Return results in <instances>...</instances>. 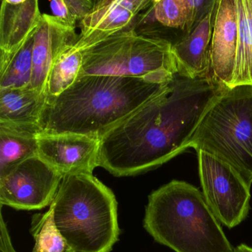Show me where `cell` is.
<instances>
[{"label":"cell","instance_id":"obj_18","mask_svg":"<svg viewBox=\"0 0 252 252\" xmlns=\"http://www.w3.org/2000/svg\"><path fill=\"white\" fill-rule=\"evenodd\" d=\"M35 30L17 49L1 53L0 91L30 88Z\"/></svg>","mask_w":252,"mask_h":252},{"label":"cell","instance_id":"obj_19","mask_svg":"<svg viewBox=\"0 0 252 252\" xmlns=\"http://www.w3.org/2000/svg\"><path fill=\"white\" fill-rule=\"evenodd\" d=\"M36 137L0 128V175L38 155Z\"/></svg>","mask_w":252,"mask_h":252},{"label":"cell","instance_id":"obj_26","mask_svg":"<svg viewBox=\"0 0 252 252\" xmlns=\"http://www.w3.org/2000/svg\"><path fill=\"white\" fill-rule=\"evenodd\" d=\"M234 252H243V251L240 249V248L239 247V246H237V247H236L235 249H234Z\"/></svg>","mask_w":252,"mask_h":252},{"label":"cell","instance_id":"obj_14","mask_svg":"<svg viewBox=\"0 0 252 252\" xmlns=\"http://www.w3.org/2000/svg\"><path fill=\"white\" fill-rule=\"evenodd\" d=\"M45 102V95L30 88L0 91V128L37 136Z\"/></svg>","mask_w":252,"mask_h":252},{"label":"cell","instance_id":"obj_4","mask_svg":"<svg viewBox=\"0 0 252 252\" xmlns=\"http://www.w3.org/2000/svg\"><path fill=\"white\" fill-rule=\"evenodd\" d=\"M50 206L73 252H110L119 240L116 196L93 175L63 177Z\"/></svg>","mask_w":252,"mask_h":252},{"label":"cell","instance_id":"obj_24","mask_svg":"<svg viewBox=\"0 0 252 252\" xmlns=\"http://www.w3.org/2000/svg\"><path fill=\"white\" fill-rule=\"evenodd\" d=\"M0 252H17L13 246L6 222L2 212L0 215Z\"/></svg>","mask_w":252,"mask_h":252},{"label":"cell","instance_id":"obj_20","mask_svg":"<svg viewBox=\"0 0 252 252\" xmlns=\"http://www.w3.org/2000/svg\"><path fill=\"white\" fill-rule=\"evenodd\" d=\"M82 60V51L74 45L62 53L48 76L45 91L46 99L58 96L75 83L80 74Z\"/></svg>","mask_w":252,"mask_h":252},{"label":"cell","instance_id":"obj_22","mask_svg":"<svg viewBox=\"0 0 252 252\" xmlns=\"http://www.w3.org/2000/svg\"><path fill=\"white\" fill-rule=\"evenodd\" d=\"M70 15L75 22L82 21L94 8L95 1L91 0H65Z\"/></svg>","mask_w":252,"mask_h":252},{"label":"cell","instance_id":"obj_10","mask_svg":"<svg viewBox=\"0 0 252 252\" xmlns=\"http://www.w3.org/2000/svg\"><path fill=\"white\" fill-rule=\"evenodd\" d=\"M36 138L38 156L63 177L93 175L98 167V138L71 133H41Z\"/></svg>","mask_w":252,"mask_h":252},{"label":"cell","instance_id":"obj_21","mask_svg":"<svg viewBox=\"0 0 252 252\" xmlns=\"http://www.w3.org/2000/svg\"><path fill=\"white\" fill-rule=\"evenodd\" d=\"M30 231L35 242L32 252H73L56 225L51 206L33 215Z\"/></svg>","mask_w":252,"mask_h":252},{"label":"cell","instance_id":"obj_1","mask_svg":"<svg viewBox=\"0 0 252 252\" xmlns=\"http://www.w3.org/2000/svg\"><path fill=\"white\" fill-rule=\"evenodd\" d=\"M222 91L211 76L175 73L166 91L100 138L98 166L116 177L134 176L187 151Z\"/></svg>","mask_w":252,"mask_h":252},{"label":"cell","instance_id":"obj_25","mask_svg":"<svg viewBox=\"0 0 252 252\" xmlns=\"http://www.w3.org/2000/svg\"><path fill=\"white\" fill-rule=\"evenodd\" d=\"M238 246L243 252H252V248L247 245L241 244Z\"/></svg>","mask_w":252,"mask_h":252},{"label":"cell","instance_id":"obj_16","mask_svg":"<svg viewBox=\"0 0 252 252\" xmlns=\"http://www.w3.org/2000/svg\"><path fill=\"white\" fill-rule=\"evenodd\" d=\"M214 1L153 0V18L162 27L189 32L215 6Z\"/></svg>","mask_w":252,"mask_h":252},{"label":"cell","instance_id":"obj_9","mask_svg":"<svg viewBox=\"0 0 252 252\" xmlns=\"http://www.w3.org/2000/svg\"><path fill=\"white\" fill-rule=\"evenodd\" d=\"M153 0H100L80 22L81 33L74 46L88 49L110 36L135 29L140 12Z\"/></svg>","mask_w":252,"mask_h":252},{"label":"cell","instance_id":"obj_2","mask_svg":"<svg viewBox=\"0 0 252 252\" xmlns=\"http://www.w3.org/2000/svg\"><path fill=\"white\" fill-rule=\"evenodd\" d=\"M170 82L155 84L135 77L81 76L63 94L46 99L40 119L42 133L78 134L100 139L166 91Z\"/></svg>","mask_w":252,"mask_h":252},{"label":"cell","instance_id":"obj_15","mask_svg":"<svg viewBox=\"0 0 252 252\" xmlns=\"http://www.w3.org/2000/svg\"><path fill=\"white\" fill-rule=\"evenodd\" d=\"M37 0H3L0 11V50L9 53L21 46L40 23Z\"/></svg>","mask_w":252,"mask_h":252},{"label":"cell","instance_id":"obj_11","mask_svg":"<svg viewBox=\"0 0 252 252\" xmlns=\"http://www.w3.org/2000/svg\"><path fill=\"white\" fill-rule=\"evenodd\" d=\"M75 29L50 14H43L34 32L33 69L30 89L45 95L48 76L57 59L77 41Z\"/></svg>","mask_w":252,"mask_h":252},{"label":"cell","instance_id":"obj_23","mask_svg":"<svg viewBox=\"0 0 252 252\" xmlns=\"http://www.w3.org/2000/svg\"><path fill=\"white\" fill-rule=\"evenodd\" d=\"M53 16L67 27L75 29L76 22L72 18L65 0H53L51 2Z\"/></svg>","mask_w":252,"mask_h":252},{"label":"cell","instance_id":"obj_6","mask_svg":"<svg viewBox=\"0 0 252 252\" xmlns=\"http://www.w3.org/2000/svg\"><path fill=\"white\" fill-rule=\"evenodd\" d=\"M173 42L126 31L82 51L79 77L110 76L135 77L155 84L170 82L177 73Z\"/></svg>","mask_w":252,"mask_h":252},{"label":"cell","instance_id":"obj_7","mask_svg":"<svg viewBox=\"0 0 252 252\" xmlns=\"http://www.w3.org/2000/svg\"><path fill=\"white\" fill-rule=\"evenodd\" d=\"M196 153L205 201L220 222L237 226L249 214L252 185L222 160L201 150Z\"/></svg>","mask_w":252,"mask_h":252},{"label":"cell","instance_id":"obj_8","mask_svg":"<svg viewBox=\"0 0 252 252\" xmlns=\"http://www.w3.org/2000/svg\"><path fill=\"white\" fill-rule=\"evenodd\" d=\"M63 177L38 155L0 175V204L17 210L51 206Z\"/></svg>","mask_w":252,"mask_h":252},{"label":"cell","instance_id":"obj_17","mask_svg":"<svg viewBox=\"0 0 252 252\" xmlns=\"http://www.w3.org/2000/svg\"><path fill=\"white\" fill-rule=\"evenodd\" d=\"M238 42L232 80L228 89L252 85V0H234Z\"/></svg>","mask_w":252,"mask_h":252},{"label":"cell","instance_id":"obj_5","mask_svg":"<svg viewBox=\"0 0 252 252\" xmlns=\"http://www.w3.org/2000/svg\"><path fill=\"white\" fill-rule=\"evenodd\" d=\"M191 148L212 155L252 184V85L224 88L205 115Z\"/></svg>","mask_w":252,"mask_h":252},{"label":"cell","instance_id":"obj_3","mask_svg":"<svg viewBox=\"0 0 252 252\" xmlns=\"http://www.w3.org/2000/svg\"><path fill=\"white\" fill-rule=\"evenodd\" d=\"M144 227L155 240L175 252H234L203 193L173 180L148 197Z\"/></svg>","mask_w":252,"mask_h":252},{"label":"cell","instance_id":"obj_12","mask_svg":"<svg viewBox=\"0 0 252 252\" xmlns=\"http://www.w3.org/2000/svg\"><path fill=\"white\" fill-rule=\"evenodd\" d=\"M238 42L234 0H216L211 40V76L221 88L232 80Z\"/></svg>","mask_w":252,"mask_h":252},{"label":"cell","instance_id":"obj_13","mask_svg":"<svg viewBox=\"0 0 252 252\" xmlns=\"http://www.w3.org/2000/svg\"><path fill=\"white\" fill-rule=\"evenodd\" d=\"M214 14L215 6L189 32L183 33L172 45L177 73L181 76L191 79L211 76Z\"/></svg>","mask_w":252,"mask_h":252}]
</instances>
